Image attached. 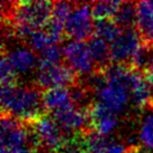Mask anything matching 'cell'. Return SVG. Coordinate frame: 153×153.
Segmentation results:
<instances>
[{
	"instance_id": "44dd1931",
	"label": "cell",
	"mask_w": 153,
	"mask_h": 153,
	"mask_svg": "<svg viewBox=\"0 0 153 153\" xmlns=\"http://www.w3.org/2000/svg\"><path fill=\"white\" fill-rule=\"evenodd\" d=\"M1 153H38L30 146H20L13 149H1Z\"/></svg>"
},
{
	"instance_id": "7a4b0ae2",
	"label": "cell",
	"mask_w": 153,
	"mask_h": 153,
	"mask_svg": "<svg viewBox=\"0 0 153 153\" xmlns=\"http://www.w3.org/2000/svg\"><path fill=\"white\" fill-rule=\"evenodd\" d=\"M53 13L51 1H19L10 24L15 38L26 43L35 31L43 29L48 24Z\"/></svg>"
},
{
	"instance_id": "30bf717a",
	"label": "cell",
	"mask_w": 153,
	"mask_h": 153,
	"mask_svg": "<svg viewBox=\"0 0 153 153\" xmlns=\"http://www.w3.org/2000/svg\"><path fill=\"white\" fill-rule=\"evenodd\" d=\"M86 44L96 66V72H104L110 67L113 63L110 44L96 35H93L86 42Z\"/></svg>"
},
{
	"instance_id": "ac0fdd59",
	"label": "cell",
	"mask_w": 153,
	"mask_h": 153,
	"mask_svg": "<svg viewBox=\"0 0 153 153\" xmlns=\"http://www.w3.org/2000/svg\"><path fill=\"white\" fill-rule=\"evenodd\" d=\"M26 44L35 51V53H40L43 51L45 48H47L51 45H54L53 42H51V37L48 36V34L46 33V30L44 29H39L37 31H35L34 34L30 36L29 38L27 39Z\"/></svg>"
},
{
	"instance_id": "2e32d148",
	"label": "cell",
	"mask_w": 153,
	"mask_h": 153,
	"mask_svg": "<svg viewBox=\"0 0 153 153\" xmlns=\"http://www.w3.org/2000/svg\"><path fill=\"white\" fill-rule=\"evenodd\" d=\"M53 153H87L84 142V132L68 136L58 149Z\"/></svg>"
},
{
	"instance_id": "5bb4252c",
	"label": "cell",
	"mask_w": 153,
	"mask_h": 153,
	"mask_svg": "<svg viewBox=\"0 0 153 153\" xmlns=\"http://www.w3.org/2000/svg\"><path fill=\"white\" fill-rule=\"evenodd\" d=\"M121 4V1H94L91 2L92 15L95 20L114 19Z\"/></svg>"
},
{
	"instance_id": "9a60e30c",
	"label": "cell",
	"mask_w": 153,
	"mask_h": 153,
	"mask_svg": "<svg viewBox=\"0 0 153 153\" xmlns=\"http://www.w3.org/2000/svg\"><path fill=\"white\" fill-rule=\"evenodd\" d=\"M38 65L37 68H46L54 65L60 64L62 59H64L63 55V47L59 45H51L40 51L38 55Z\"/></svg>"
},
{
	"instance_id": "52a82bcc",
	"label": "cell",
	"mask_w": 153,
	"mask_h": 153,
	"mask_svg": "<svg viewBox=\"0 0 153 153\" xmlns=\"http://www.w3.org/2000/svg\"><path fill=\"white\" fill-rule=\"evenodd\" d=\"M31 126L34 128L42 149H46L51 152L58 149L68 137L65 135V133L62 131L58 124L51 119V116L48 115L43 116L36 123L31 124Z\"/></svg>"
},
{
	"instance_id": "8992f818",
	"label": "cell",
	"mask_w": 153,
	"mask_h": 153,
	"mask_svg": "<svg viewBox=\"0 0 153 153\" xmlns=\"http://www.w3.org/2000/svg\"><path fill=\"white\" fill-rule=\"evenodd\" d=\"M142 43L143 42L136 27L122 29L119 37L110 44L113 63L130 64Z\"/></svg>"
},
{
	"instance_id": "603a6c76",
	"label": "cell",
	"mask_w": 153,
	"mask_h": 153,
	"mask_svg": "<svg viewBox=\"0 0 153 153\" xmlns=\"http://www.w3.org/2000/svg\"><path fill=\"white\" fill-rule=\"evenodd\" d=\"M143 74H144L145 78L148 79V82L150 83V85H153V63L150 65V67Z\"/></svg>"
},
{
	"instance_id": "ba28073f",
	"label": "cell",
	"mask_w": 153,
	"mask_h": 153,
	"mask_svg": "<svg viewBox=\"0 0 153 153\" xmlns=\"http://www.w3.org/2000/svg\"><path fill=\"white\" fill-rule=\"evenodd\" d=\"M1 54L7 56L17 76L30 73L38 65L37 55L28 45H20L11 49L1 47Z\"/></svg>"
},
{
	"instance_id": "7c38bea8",
	"label": "cell",
	"mask_w": 153,
	"mask_h": 153,
	"mask_svg": "<svg viewBox=\"0 0 153 153\" xmlns=\"http://www.w3.org/2000/svg\"><path fill=\"white\" fill-rule=\"evenodd\" d=\"M122 28L113 19L95 20L94 24V35L104 39L108 44H112L121 34Z\"/></svg>"
},
{
	"instance_id": "3957f363",
	"label": "cell",
	"mask_w": 153,
	"mask_h": 153,
	"mask_svg": "<svg viewBox=\"0 0 153 153\" xmlns=\"http://www.w3.org/2000/svg\"><path fill=\"white\" fill-rule=\"evenodd\" d=\"M94 19L91 2H75L65 22V35L73 40L87 42L94 35Z\"/></svg>"
},
{
	"instance_id": "ffe728a7",
	"label": "cell",
	"mask_w": 153,
	"mask_h": 153,
	"mask_svg": "<svg viewBox=\"0 0 153 153\" xmlns=\"http://www.w3.org/2000/svg\"><path fill=\"white\" fill-rule=\"evenodd\" d=\"M0 72H1V86L18 84L17 75H16L10 62L4 54H1V69H0Z\"/></svg>"
},
{
	"instance_id": "7402d4cb",
	"label": "cell",
	"mask_w": 153,
	"mask_h": 153,
	"mask_svg": "<svg viewBox=\"0 0 153 153\" xmlns=\"http://www.w3.org/2000/svg\"><path fill=\"white\" fill-rule=\"evenodd\" d=\"M128 150H130V153H153L152 150H149L140 145H130Z\"/></svg>"
},
{
	"instance_id": "9c48e42d",
	"label": "cell",
	"mask_w": 153,
	"mask_h": 153,
	"mask_svg": "<svg viewBox=\"0 0 153 153\" xmlns=\"http://www.w3.org/2000/svg\"><path fill=\"white\" fill-rule=\"evenodd\" d=\"M136 29L143 43L153 44V1L136 2Z\"/></svg>"
},
{
	"instance_id": "277c9868",
	"label": "cell",
	"mask_w": 153,
	"mask_h": 153,
	"mask_svg": "<svg viewBox=\"0 0 153 153\" xmlns=\"http://www.w3.org/2000/svg\"><path fill=\"white\" fill-rule=\"evenodd\" d=\"M79 81V76L65 63L46 68H37L36 85L46 91L57 87H71Z\"/></svg>"
},
{
	"instance_id": "6da1fadb",
	"label": "cell",
	"mask_w": 153,
	"mask_h": 153,
	"mask_svg": "<svg viewBox=\"0 0 153 153\" xmlns=\"http://www.w3.org/2000/svg\"><path fill=\"white\" fill-rule=\"evenodd\" d=\"M43 92L36 84L1 86V113L11 115L27 125L36 123L47 114Z\"/></svg>"
},
{
	"instance_id": "5b68a950",
	"label": "cell",
	"mask_w": 153,
	"mask_h": 153,
	"mask_svg": "<svg viewBox=\"0 0 153 153\" xmlns=\"http://www.w3.org/2000/svg\"><path fill=\"white\" fill-rule=\"evenodd\" d=\"M63 55L65 64L78 76H88L96 72V66L86 42L69 40L63 47Z\"/></svg>"
},
{
	"instance_id": "e0dca14e",
	"label": "cell",
	"mask_w": 153,
	"mask_h": 153,
	"mask_svg": "<svg viewBox=\"0 0 153 153\" xmlns=\"http://www.w3.org/2000/svg\"><path fill=\"white\" fill-rule=\"evenodd\" d=\"M139 137L142 144L144 145V148L153 151V110L152 112L146 113L143 116L139 132Z\"/></svg>"
},
{
	"instance_id": "d6986e66",
	"label": "cell",
	"mask_w": 153,
	"mask_h": 153,
	"mask_svg": "<svg viewBox=\"0 0 153 153\" xmlns=\"http://www.w3.org/2000/svg\"><path fill=\"white\" fill-rule=\"evenodd\" d=\"M75 2L69 1H54L53 2V13H51V19L65 25V22L69 17L71 13L74 9Z\"/></svg>"
},
{
	"instance_id": "8fae6325",
	"label": "cell",
	"mask_w": 153,
	"mask_h": 153,
	"mask_svg": "<svg viewBox=\"0 0 153 153\" xmlns=\"http://www.w3.org/2000/svg\"><path fill=\"white\" fill-rule=\"evenodd\" d=\"M43 101L46 113H54L72 104V98L68 87L46 89L43 92Z\"/></svg>"
},
{
	"instance_id": "4fadbf2b",
	"label": "cell",
	"mask_w": 153,
	"mask_h": 153,
	"mask_svg": "<svg viewBox=\"0 0 153 153\" xmlns=\"http://www.w3.org/2000/svg\"><path fill=\"white\" fill-rule=\"evenodd\" d=\"M122 28H135L136 27V2L125 1L122 2L116 16L113 19Z\"/></svg>"
}]
</instances>
